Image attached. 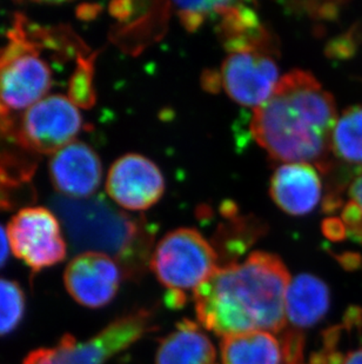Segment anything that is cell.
Returning <instances> with one entry per match:
<instances>
[{"label":"cell","instance_id":"22","mask_svg":"<svg viewBox=\"0 0 362 364\" xmlns=\"http://www.w3.org/2000/svg\"><path fill=\"white\" fill-rule=\"evenodd\" d=\"M361 30L360 28H353L345 35L340 36L334 41H331L328 44L327 55L331 58L345 59L351 58L354 55L360 41H361Z\"/></svg>","mask_w":362,"mask_h":364},{"label":"cell","instance_id":"23","mask_svg":"<svg viewBox=\"0 0 362 364\" xmlns=\"http://www.w3.org/2000/svg\"><path fill=\"white\" fill-rule=\"evenodd\" d=\"M322 230L326 237L329 238L331 241H341L347 236V229H346L345 224L339 218H327L324 220L322 224Z\"/></svg>","mask_w":362,"mask_h":364},{"label":"cell","instance_id":"13","mask_svg":"<svg viewBox=\"0 0 362 364\" xmlns=\"http://www.w3.org/2000/svg\"><path fill=\"white\" fill-rule=\"evenodd\" d=\"M270 195L278 208L290 216H305L322 200V181L313 165L287 163L274 172Z\"/></svg>","mask_w":362,"mask_h":364},{"label":"cell","instance_id":"26","mask_svg":"<svg viewBox=\"0 0 362 364\" xmlns=\"http://www.w3.org/2000/svg\"><path fill=\"white\" fill-rule=\"evenodd\" d=\"M340 364H362V348L349 351L344 358H341Z\"/></svg>","mask_w":362,"mask_h":364},{"label":"cell","instance_id":"6","mask_svg":"<svg viewBox=\"0 0 362 364\" xmlns=\"http://www.w3.org/2000/svg\"><path fill=\"white\" fill-rule=\"evenodd\" d=\"M12 38L0 53V114L28 110L43 100L52 86L48 63L23 35L14 33Z\"/></svg>","mask_w":362,"mask_h":364},{"label":"cell","instance_id":"7","mask_svg":"<svg viewBox=\"0 0 362 364\" xmlns=\"http://www.w3.org/2000/svg\"><path fill=\"white\" fill-rule=\"evenodd\" d=\"M11 250L31 269L39 272L64 261L66 242L55 213L45 208H26L7 227Z\"/></svg>","mask_w":362,"mask_h":364},{"label":"cell","instance_id":"1","mask_svg":"<svg viewBox=\"0 0 362 364\" xmlns=\"http://www.w3.org/2000/svg\"><path fill=\"white\" fill-rule=\"evenodd\" d=\"M290 281L281 258L266 251L220 267L193 294L199 323L222 338L252 331L280 333Z\"/></svg>","mask_w":362,"mask_h":364},{"label":"cell","instance_id":"18","mask_svg":"<svg viewBox=\"0 0 362 364\" xmlns=\"http://www.w3.org/2000/svg\"><path fill=\"white\" fill-rule=\"evenodd\" d=\"M331 154L342 162L362 166V105L346 109L331 134Z\"/></svg>","mask_w":362,"mask_h":364},{"label":"cell","instance_id":"20","mask_svg":"<svg viewBox=\"0 0 362 364\" xmlns=\"http://www.w3.org/2000/svg\"><path fill=\"white\" fill-rule=\"evenodd\" d=\"M220 1H190V3H173L175 14L181 24L187 31L194 32L200 28L207 18L216 14Z\"/></svg>","mask_w":362,"mask_h":364},{"label":"cell","instance_id":"2","mask_svg":"<svg viewBox=\"0 0 362 364\" xmlns=\"http://www.w3.org/2000/svg\"><path fill=\"white\" fill-rule=\"evenodd\" d=\"M338 118L331 93L312 73L293 70L254 110L251 132L274 161L307 163L328 173L333 168L331 134Z\"/></svg>","mask_w":362,"mask_h":364},{"label":"cell","instance_id":"12","mask_svg":"<svg viewBox=\"0 0 362 364\" xmlns=\"http://www.w3.org/2000/svg\"><path fill=\"white\" fill-rule=\"evenodd\" d=\"M50 173L55 188L67 198H89L99 188L103 168L93 149L72 141L53 154Z\"/></svg>","mask_w":362,"mask_h":364},{"label":"cell","instance_id":"8","mask_svg":"<svg viewBox=\"0 0 362 364\" xmlns=\"http://www.w3.org/2000/svg\"><path fill=\"white\" fill-rule=\"evenodd\" d=\"M82 127V114L71 98L53 95L28 107L21 121V137L35 151L55 154L72 143Z\"/></svg>","mask_w":362,"mask_h":364},{"label":"cell","instance_id":"25","mask_svg":"<svg viewBox=\"0 0 362 364\" xmlns=\"http://www.w3.org/2000/svg\"><path fill=\"white\" fill-rule=\"evenodd\" d=\"M349 195L351 200L356 202L362 210V172L349 186Z\"/></svg>","mask_w":362,"mask_h":364},{"label":"cell","instance_id":"9","mask_svg":"<svg viewBox=\"0 0 362 364\" xmlns=\"http://www.w3.org/2000/svg\"><path fill=\"white\" fill-rule=\"evenodd\" d=\"M219 75L226 93L254 110L270 100L280 80L273 55L263 52L229 53Z\"/></svg>","mask_w":362,"mask_h":364},{"label":"cell","instance_id":"5","mask_svg":"<svg viewBox=\"0 0 362 364\" xmlns=\"http://www.w3.org/2000/svg\"><path fill=\"white\" fill-rule=\"evenodd\" d=\"M153 313L141 309L125 314L89 340L66 333L55 347L31 351L23 364H106L153 330Z\"/></svg>","mask_w":362,"mask_h":364},{"label":"cell","instance_id":"10","mask_svg":"<svg viewBox=\"0 0 362 364\" xmlns=\"http://www.w3.org/2000/svg\"><path fill=\"white\" fill-rule=\"evenodd\" d=\"M106 190L124 209L143 211L157 204L164 195V176L150 159L127 154L109 168Z\"/></svg>","mask_w":362,"mask_h":364},{"label":"cell","instance_id":"24","mask_svg":"<svg viewBox=\"0 0 362 364\" xmlns=\"http://www.w3.org/2000/svg\"><path fill=\"white\" fill-rule=\"evenodd\" d=\"M10 242H9V236H7V230H5L0 225V269L3 268L9 258V252H10Z\"/></svg>","mask_w":362,"mask_h":364},{"label":"cell","instance_id":"21","mask_svg":"<svg viewBox=\"0 0 362 364\" xmlns=\"http://www.w3.org/2000/svg\"><path fill=\"white\" fill-rule=\"evenodd\" d=\"M92 76V64L89 60L80 62L70 86L71 100L75 105L89 107L94 103L96 95L93 90Z\"/></svg>","mask_w":362,"mask_h":364},{"label":"cell","instance_id":"19","mask_svg":"<svg viewBox=\"0 0 362 364\" xmlns=\"http://www.w3.org/2000/svg\"><path fill=\"white\" fill-rule=\"evenodd\" d=\"M26 297L19 283L0 279V337L17 329L24 318Z\"/></svg>","mask_w":362,"mask_h":364},{"label":"cell","instance_id":"16","mask_svg":"<svg viewBox=\"0 0 362 364\" xmlns=\"http://www.w3.org/2000/svg\"><path fill=\"white\" fill-rule=\"evenodd\" d=\"M155 364H216V351L202 326L182 320L161 340Z\"/></svg>","mask_w":362,"mask_h":364},{"label":"cell","instance_id":"17","mask_svg":"<svg viewBox=\"0 0 362 364\" xmlns=\"http://www.w3.org/2000/svg\"><path fill=\"white\" fill-rule=\"evenodd\" d=\"M222 364H287L280 338L268 331H252L224 337Z\"/></svg>","mask_w":362,"mask_h":364},{"label":"cell","instance_id":"4","mask_svg":"<svg viewBox=\"0 0 362 364\" xmlns=\"http://www.w3.org/2000/svg\"><path fill=\"white\" fill-rule=\"evenodd\" d=\"M218 252L198 230L180 228L157 244L150 267L171 294L173 306H181L188 291L194 292L218 270Z\"/></svg>","mask_w":362,"mask_h":364},{"label":"cell","instance_id":"11","mask_svg":"<svg viewBox=\"0 0 362 364\" xmlns=\"http://www.w3.org/2000/svg\"><path fill=\"white\" fill-rule=\"evenodd\" d=\"M123 269L107 255L84 252L70 262L64 282L71 297L80 306L99 309L112 302L121 281Z\"/></svg>","mask_w":362,"mask_h":364},{"label":"cell","instance_id":"15","mask_svg":"<svg viewBox=\"0 0 362 364\" xmlns=\"http://www.w3.org/2000/svg\"><path fill=\"white\" fill-rule=\"evenodd\" d=\"M329 306L331 291L322 279L311 274L297 275L290 281L286 295V329L302 335L325 318Z\"/></svg>","mask_w":362,"mask_h":364},{"label":"cell","instance_id":"14","mask_svg":"<svg viewBox=\"0 0 362 364\" xmlns=\"http://www.w3.org/2000/svg\"><path fill=\"white\" fill-rule=\"evenodd\" d=\"M216 14L220 17L219 36L229 53H275L274 39L260 23L256 10L247 6L246 4L220 1Z\"/></svg>","mask_w":362,"mask_h":364},{"label":"cell","instance_id":"3","mask_svg":"<svg viewBox=\"0 0 362 364\" xmlns=\"http://www.w3.org/2000/svg\"><path fill=\"white\" fill-rule=\"evenodd\" d=\"M70 243L79 254L107 255L118 262L125 279H136L150 264L153 234L139 220L126 216L102 198L53 200Z\"/></svg>","mask_w":362,"mask_h":364}]
</instances>
